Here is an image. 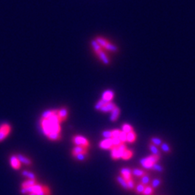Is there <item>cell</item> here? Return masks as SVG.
I'll list each match as a JSON object with an SVG mask.
<instances>
[{"label": "cell", "instance_id": "1", "mask_svg": "<svg viewBox=\"0 0 195 195\" xmlns=\"http://www.w3.org/2000/svg\"><path fill=\"white\" fill-rule=\"evenodd\" d=\"M159 160H160V155H150L149 156H147V157L141 159H140V163L143 167V168L150 170V169L152 168L153 165L155 163H158Z\"/></svg>", "mask_w": 195, "mask_h": 195}, {"label": "cell", "instance_id": "2", "mask_svg": "<svg viewBox=\"0 0 195 195\" xmlns=\"http://www.w3.org/2000/svg\"><path fill=\"white\" fill-rule=\"evenodd\" d=\"M127 149L125 143H121L118 146H114L111 150V157L113 160H117L122 157L123 153Z\"/></svg>", "mask_w": 195, "mask_h": 195}, {"label": "cell", "instance_id": "3", "mask_svg": "<svg viewBox=\"0 0 195 195\" xmlns=\"http://www.w3.org/2000/svg\"><path fill=\"white\" fill-rule=\"evenodd\" d=\"M40 126H41V128H42V131L43 134H44L46 137L49 136L50 134L54 133L53 132L54 124L51 123L48 119H43V118H41Z\"/></svg>", "mask_w": 195, "mask_h": 195}, {"label": "cell", "instance_id": "4", "mask_svg": "<svg viewBox=\"0 0 195 195\" xmlns=\"http://www.w3.org/2000/svg\"><path fill=\"white\" fill-rule=\"evenodd\" d=\"M72 142L75 146H81L90 148V142L87 137L82 135H74L72 137Z\"/></svg>", "mask_w": 195, "mask_h": 195}, {"label": "cell", "instance_id": "5", "mask_svg": "<svg viewBox=\"0 0 195 195\" xmlns=\"http://www.w3.org/2000/svg\"><path fill=\"white\" fill-rule=\"evenodd\" d=\"M11 125L8 123H4L0 125V142H3L11 132Z\"/></svg>", "mask_w": 195, "mask_h": 195}, {"label": "cell", "instance_id": "6", "mask_svg": "<svg viewBox=\"0 0 195 195\" xmlns=\"http://www.w3.org/2000/svg\"><path fill=\"white\" fill-rule=\"evenodd\" d=\"M68 114H69V112H68V109L67 107H60L59 109H57V115L59 116L61 123L67 120L68 117Z\"/></svg>", "mask_w": 195, "mask_h": 195}, {"label": "cell", "instance_id": "7", "mask_svg": "<svg viewBox=\"0 0 195 195\" xmlns=\"http://www.w3.org/2000/svg\"><path fill=\"white\" fill-rule=\"evenodd\" d=\"M113 147L112 138H104L99 142V148L104 150H111Z\"/></svg>", "mask_w": 195, "mask_h": 195}, {"label": "cell", "instance_id": "8", "mask_svg": "<svg viewBox=\"0 0 195 195\" xmlns=\"http://www.w3.org/2000/svg\"><path fill=\"white\" fill-rule=\"evenodd\" d=\"M9 161H10V165L14 170H19L21 168V163L16 155H11Z\"/></svg>", "mask_w": 195, "mask_h": 195}, {"label": "cell", "instance_id": "9", "mask_svg": "<svg viewBox=\"0 0 195 195\" xmlns=\"http://www.w3.org/2000/svg\"><path fill=\"white\" fill-rule=\"evenodd\" d=\"M114 97H115V92L112 90H107L102 94L101 99L106 102H112Z\"/></svg>", "mask_w": 195, "mask_h": 195}, {"label": "cell", "instance_id": "10", "mask_svg": "<svg viewBox=\"0 0 195 195\" xmlns=\"http://www.w3.org/2000/svg\"><path fill=\"white\" fill-rule=\"evenodd\" d=\"M98 58L99 59V60L105 65H109L111 64V59H110L109 56L107 55V52L105 50H102V51H100L98 55H96Z\"/></svg>", "mask_w": 195, "mask_h": 195}, {"label": "cell", "instance_id": "11", "mask_svg": "<svg viewBox=\"0 0 195 195\" xmlns=\"http://www.w3.org/2000/svg\"><path fill=\"white\" fill-rule=\"evenodd\" d=\"M89 151H90V148H88V147L75 146L72 148V155H77V154H89Z\"/></svg>", "mask_w": 195, "mask_h": 195}, {"label": "cell", "instance_id": "12", "mask_svg": "<svg viewBox=\"0 0 195 195\" xmlns=\"http://www.w3.org/2000/svg\"><path fill=\"white\" fill-rule=\"evenodd\" d=\"M117 107L115 103H114L113 102H106V104L102 107L101 109L99 110V112H101L102 113H107L111 112L112 111L115 109V107Z\"/></svg>", "mask_w": 195, "mask_h": 195}, {"label": "cell", "instance_id": "13", "mask_svg": "<svg viewBox=\"0 0 195 195\" xmlns=\"http://www.w3.org/2000/svg\"><path fill=\"white\" fill-rule=\"evenodd\" d=\"M120 175L123 177L124 179L126 181H128V180L132 179V176H133L132 170L130 168H121V170L120 171Z\"/></svg>", "mask_w": 195, "mask_h": 195}, {"label": "cell", "instance_id": "14", "mask_svg": "<svg viewBox=\"0 0 195 195\" xmlns=\"http://www.w3.org/2000/svg\"><path fill=\"white\" fill-rule=\"evenodd\" d=\"M16 155H17V157H18V159H19L20 161L21 164L23 163V164H24V165L26 166H31L33 164L31 159H30L29 157H27V156L22 155V154H17Z\"/></svg>", "mask_w": 195, "mask_h": 195}, {"label": "cell", "instance_id": "15", "mask_svg": "<svg viewBox=\"0 0 195 195\" xmlns=\"http://www.w3.org/2000/svg\"><path fill=\"white\" fill-rule=\"evenodd\" d=\"M111 115H110V120L112 122H115L119 119L120 115V109L118 107H116L115 109L111 112Z\"/></svg>", "mask_w": 195, "mask_h": 195}, {"label": "cell", "instance_id": "16", "mask_svg": "<svg viewBox=\"0 0 195 195\" xmlns=\"http://www.w3.org/2000/svg\"><path fill=\"white\" fill-rule=\"evenodd\" d=\"M90 44H91V46H92V49H93V51H94V54H95L96 55L99 53V52H100V51H102V50H103L101 46L97 42V41L95 40V39L91 40Z\"/></svg>", "mask_w": 195, "mask_h": 195}, {"label": "cell", "instance_id": "17", "mask_svg": "<svg viewBox=\"0 0 195 195\" xmlns=\"http://www.w3.org/2000/svg\"><path fill=\"white\" fill-rule=\"evenodd\" d=\"M94 39L97 41V42L99 43V45L101 46L103 50H104L105 47L107 46V45L110 42L108 39H107V38H104V37H102V36H98V37H96Z\"/></svg>", "mask_w": 195, "mask_h": 195}, {"label": "cell", "instance_id": "18", "mask_svg": "<svg viewBox=\"0 0 195 195\" xmlns=\"http://www.w3.org/2000/svg\"><path fill=\"white\" fill-rule=\"evenodd\" d=\"M137 140V134L135 133V131H131L127 134L126 135V142L128 143H134V142H136Z\"/></svg>", "mask_w": 195, "mask_h": 195}, {"label": "cell", "instance_id": "19", "mask_svg": "<svg viewBox=\"0 0 195 195\" xmlns=\"http://www.w3.org/2000/svg\"><path fill=\"white\" fill-rule=\"evenodd\" d=\"M104 50L106 51L112 52V53H117L118 51H119V48H118L117 46L115 45V44L112 42H109V43L107 44Z\"/></svg>", "mask_w": 195, "mask_h": 195}, {"label": "cell", "instance_id": "20", "mask_svg": "<svg viewBox=\"0 0 195 195\" xmlns=\"http://www.w3.org/2000/svg\"><path fill=\"white\" fill-rule=\"evenodd\" d=\"M134 155V150H132V149H128V148H127V149L124 150V152L123 153L121 159H124V160H128V159H130L133 158Z\"/></svg>", "mask_w": 195, "mask_h": 195}, {"label": "cell", "instance_id": "21", "mask_svg": "<svg viewBox=\"0 0 195 195\" xmlns=\"http://www.w3.org/2000/svg\"><path fill=\"white\" fill-rule=\"evenodd\" d=\"M115 180H116V181L118 182V184H120L121 187L123 188L124 190H128V184H127V181H126L124 179L122 176L119 175L115 177Z\"/></svg>", "mask_w": 195, "mask_h": 195}, {"label": "cell", "instance_id": "22", "mask_svg": "<svg viewBox=\"0 0 195 195\" xmlns=\"http://www.w3.org/2000/svg\"><path fill=\"white\" fill-rule=\"evenodd\" d=\"M147 172L143 169L141 168H134L132 170V174H133V176H136V177H142L144 175H146Z\"/></svg>", "mask_w": 195, "mask_h": 195}, {"label": "cell", "instance_id": "23", "mask_svg": "<svg viewBox=\"0 0 195 195\" xmlns=\"http://www.w3.org/2000/svg\"><path fill=\"white\" fill-rule=\"evenodd\" d=\"M21 175L24 177H26L27 179H31V180H36V175H35L33 171H28V170H23L21 171Z\"/></svg>", "mask_w": 195, "mask_h": 195}, {"label": "cell", "instance_id": "24", "mask_svg": "<svg viewBox=\"0 0 195 195\" xmlns=\"http://www.w3.org/2000/svg\"><path fill=\"white\" fill-rule=\"evenodd\" d=\"M148 148H149V150L151 153V155H160V150L159 149V147L155 146V145L150 143V144L148 145Z\"/></svg>", "mask_w": 195, "mask_h": 195}, {"label": "cell", "instance_id": "25", "mask_svg": "<svg viewBox=\"0 0 195 195\" xmlns=\"http://www.w3.org/2000/svg\"><path fill=\"white\" fill-rule=\"evenodd\" d=\"M150 181H151V179H150V176L149 174H146L142 177H140V183H142V184L144 185H149V184H150Z\"/></svg>", "mask_w": 195, "mask_h": 195}, {"label": "cell", "instance_id": "26", "mask_svg": "<svg viewBox=\"0 0 195 195\" xmlns=\"http://www.w3.org/2000/svg\"><path fill=\"white\" fill-rule=\"evenodd\" d=\"M49 140L51 141H53V142H58V141H60L62 139V135L61 134H56V133H52L49 136L46 137Z\"/></svg>", "mask_w": 195, "mask_h": 195}, {"label": "cell", "instance_id": "27", "mask_svg": "<svg viewBox=\"0 0 195 195\" xmlns=\"http://www.w3.org/2000/svg\"><path fill=\"white\" fill-rule=\"evenodd\" d=\"M37 180H31V179H27L26 181H24L23 183L21 184V188H28L30 186L34 185L35 184H37Z\"/></svg>", "mask_w": 195, "mask_h": 195}, {"label": "cell", "instance_id": "28", "mask_svg": "<svg viewBox=\"0 0 195 195\" xmlns=\"http://www.w3.org/2000/svg\"><path fill=\"white\" fill-rule=\"evenodd\" d=\"M145 187H146V185H144V184H142V183L139 182L138 184H136V186L134 188V191H135L137 194L142 195L143 193V192H144Z\"/></svg>", "mask_w": 195, "mask_h": 195}, {"label": "cell", "instance_id": "29", "mask_svg": "<svg viewBox=\"0 0 195 195\" xmlns=\"http://www.w3.org/2000/svg\"><path fill=\"white\" fill-rule=\"evenodd\" d=\"M72 157L79 162H84L88 159L89 154H77V155H72Z\"/></svg>", "mask_w": 195, "mask_h": 195}, {"label": "cell", "instance_id": "30", "mask_svg": "<svg viewBox=\"0 0 195 195\" xmlns=\"http://www.w3.org/2000/svg\"><path fill=\"white\" fill-rule=\"evenodd\" d=\"M56 110L57 109L46 110V111H45V112L42 114L41 118H43V119H49V118L51 117V115L56 112Z\"/></svg>", "mask_w": 195, "mask_h": 195}, {"label": "cell", "instance_id": "31", "mask_svg": "<svg viewBox=\"0 0 195 195\" xmlns=\"http://www.w3.org/2000/svg\"><path fill=\"white\" fill-rule=\"evenodd\" d=\"M163 142V139H161L160 137H153L150 138V143L153 145H155L156 146H160L162 143Z\"/></svg>", "mask_w": 195, "mask_h": 195}, {"label": "cell", "instance_id": "32", "mask_svg": "<svg viewBox=\"0 0 195 195\" xmlns=\"http://www.w3.org/2000/svg\"><path fill=\"white\" fill-rule=\"evenodd\" d=\"M160 149L163 152L166 153V154H169V153L171 152V148L170 146V145L165 142H163L162 143V145L160 146Z\"/></svg>", "mask_w": 195, "mask_h": 195}, {"label": "cell", "instance_id": "33", "mask_svg": "<svg viewBox=\"0 0 195 195\" xmlns=\"http://www.w3.org/2000/svg\"><path fill=\"white\" fill-rule=\"evenodd\" d=\"M161 184H162V180L159 179V178H155L150 181V186L153 189H157L160 186Z\"/></svg>", "mask_w": 195, "mask_h": 195}, {"label": "cell", "instance_id": "34", "mask_svg": "<svg viewBox=\"0 0 195 195\" xmlns=\"http://www.w3.org/2000/svg\"><path fill=\"white\" fill-rule=\"evenodd\" d=\"M121 130L123 132H124V133H126V134H128L129 132L134 131V127H133L131 124H124L123 125H122V127H121Z\"/></svg>", "mask_w": 195, "mask_h": 195}, {"label": "cell", "instance_id": "35", "mask_svg": "<svg viewBox=\"0 0 195 195\" xmlns=\"http://www.w3.org/2000/svg\"><path fill=\"white\" fill-rule=\"evenodd\" d=\"M155 193V189H153L150 185H146L145 187L144 192L142 193V195H153Z\"/></svg>", "mask_w": 195, "mask_h": 195}, {"label": "cell", "instance_id": "36", "mask_svg": "<svg viewBox=\"0 0 195 195\" xmlns=\"http://www.w3.org/2000/svg\"><path fill=\"white\" fill-rule=\"evenodd\" d=\"M36 195H51V190L47 185H43L42 190Z\"/></svg>", "mask_w": 195, "mask_h": 195}, {"label": "cell", "instance_id": "37", "mask_svg": "<svg viewBox=\"0 0 195 195\" xmlns=\"http://www.w3.org/2000/svg\"><path fill=\"white\" fill-rule=\"evenodd\" d=\"M152 170L155 171H158V172H163L164 171V168H163V167L161 164H159V163H155L152 167Z\"/></svg>", "mask_w": 195, "mask_h": 195}, {"label": "cell", "instance_id": "38", "mask_svg": "<svg viewBox=\"0 0 195 195\" xmlns=\"http://www.w3.org/2000/svg\"><path fill=\"white\" fill-rule=\"evenodd\" d=\"M105 104H106V102L103 101L102 99H100V100H99L96 102V104L94 106V109L96 110V111H99Z\"/></svg>", "mask_w": 195, "mask_h": 195}, {"label": "cell", "instance_id": "39", "mask_svg": "<svg viewBox=\"0 0 195 195\" xmlns=\"http://www.w3.org/2000/svg\"><path fill=\"white\" fill-rule=\"evenodd\" d=\"M102 137L103 138H112V130L107 129V130H104L102 133Z\"/></svg>", "mask_w": 195, "mask_h": 195}, {"label": "cell", "instance_id": "40", "mask_svg": "<svg viewBox=\"0 0 195 195\" xmlns=\"http://www.w3.org/2000/svg\"><path fill=\"white\" fill-rule=\"evenodd\" d=\"M127 184H128V190H134V188L136 186V183H135V181L133 180V178L128 180V181H127Z\"/></svg>", "mask_w": 195, "mask_h": 195}, {"label": "cell", "instance_id": "41", "mask_svg": "<svg viewBox=\"0 0 195 195\" xmlns=\"http://www.w3.org/2000/svg\"><path fill=\"white\" fill-rule=\"evenodd\" d=\"M112 142L113 147L118 146L119 145H120L122 143L119 137H112Z\"/></svg>", "mask_w": 195, "mask_h": 195}, {"label": "cell", "instance_id": "42", "mask_svg": "<svg viewBox=\"0 0 195 195\" xmlns=\"http://www.w3.org/2000/svg\"><path fill=\"white\" fill-rule=\"evenodd\" d=\"M126 135H127V134L121 130L120 135H119V138L122 143H126Z\"/></svg>", "mask_w": 195, "mask_h": 195}, {"label": "cell", "instance_id": "43", "mask_svg": "<svg viewBox=\"0 0 195 195\" xmlns=\"http://www.w3.org/2000/svg\"><path fill=\"white\" fill-rule=\"evenodd\" d=\"M120 132H121V129H119V128L112 129V137H119V135H120Z\"/></svg>", "mask_w": 195, "mask_h": 195}, {"label": "cell", "instance_id": "44", "mask_svg": "<svg viewBox=\"0 0 195 195\" xmlns=\"http://www.w3.org/2000/svg\"><path fill=\"white\" fill-rule=\"evenodd\" d=\"M29 195H36V194H34V193H29Z\"/></svg>", "mask_w": 195, "mask_h": 195}]
</instances>
